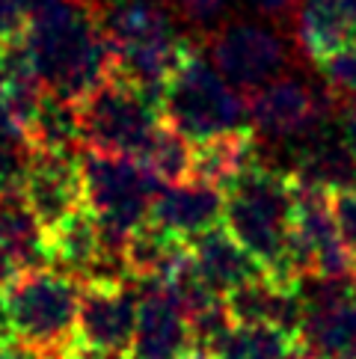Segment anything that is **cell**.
I'll use <instances>...</instances> for the list:
<instances>
[{"instance_id": "ffe728a7", "label": "cell", "mask_w": 356, "mask_h": 359, "mask_svg": "<svg viewBox=\"0 0 356 359\" xmlns=\"http://www.w3.org/2000/svg\"><path fill=\"white\" fill-rule=\"evenodd\" d=\"M27 137L36 151H60V155H81V116L78 101L57 95L45 89V95L36 107L27 125Z\"/></svg>"}, {"instance_id": "52a82bcc", "label": "cell", "mask_w": 356, "mask_h": 359, "mask_svg": "<svg viewBox=\"0 0 356 359\" xmlns=\"http://www.w3.org/2000/svg\"><path fill=\"white\" fill-rule=\"evenodd\" d=\"M78 116L83 149L128 158L143 155L146 143L163 119L158 101L119 74H110L78 98Z\"/></svg>"}, {"instance_id": "836d02e7", "label": "cell", "mask_w": 356, "mask_h": 359, "mask_svg": "<svg viewBox=\"0 0 356 359\" xmlns=\"http://www.w3.org/2000/svg\"><path fill=\"white\" fill-rule=\"evenodd\" d=\"M353 285H356V271H353Z\"/></svg>"}, {"instance_id": "484cf974", "label": "cell", "mask_w": 356, "mask_h": 359, "mask_svg": "<svg viewBox=\"0 0 356 359\" xmlns=\"http://www.w3.org/2000/svg\"><path fill=\"white\" fill-rule=\"evenodd\" d=\"M333 211H336L341 241H345V247L353 252V259H356V187L333 194Z\"/></svg>"}, {"instance_id": "f1b7e54d", "label": "cell", "mask_w": 356, "mask_h": 359, "mask_svg": "<svg viewBox=\"0 0 356 359\" xmlns=\"http://www.w3.org/2000/svg\"><path fill=\"white\" fill-rule=\"evenodd\" d=\"M338 128H341V137H345L348 149L356 155V116H350V113L338 110Z\"/></svg>"}, {"instance_id": "30bf717a", "label": "cell", "mask_w": 356, "mask_h": 359, "mask_svg": "<svg viewBox=\"0 0 356 359\" xmlns=\"http://www.w3.org/2000/svg\"><path fill=\"white\" fill-rule=\"evenodd\" d=\"M139 288L125 282H83L78 309V339L95 351L128 356L137 332Z\"/></svg>"}, {"instance_id": "cb8c5ba5", "label": "cell", "mask_w": 356, "mask_h": 359, "mask_svg": "<svg viewBox=\"0 0 356 359\" xmlns=\"http://www.w3.org/2000/svg\"><path fill=\"white\" fill-rule=\"evenodd\" d=\"M317 69H321L324 89L333 95V101L341 104V101L356 95V42L336 50L324 62H317Z\"/></svg>"}, {"instance_id": "d6986e66", "label": "cell", "mask_w": 356, "mask_h": 359, "mask_svg": "<svg viewBox=\"0 0 356 359\" xmlns=\"http://www.w3.org/2000/svg\"><path fill=\"white\" fill-rule=\"evenodd\" d=\"M256 161H261L259 143H256V131L223 134V137H211V140H202V143H193V163H190V175L226 190L240 172L249 170Z\"/></svg>"}, {"instance_id": "83f0119b", "label": "cell", "mask_w": 356, "mask_h": 359, "mask_svg": "<svg viewBox=\"0 0 356 359\" xmlns=\"http://www.w3.org/2000/svg\"><path fill=\"white\" fill-rule=\"evenodd\" d=\"M0 359H48L42 351L30 348V344H24L18 339H6L0 344Z\"/></svg>"}, {"instance_id": "4dcf8cb0", "label": "cell", "mask_w": 356, "mask_h": 359, "mask_svg": "<svg viewBox=\"0 0 356 359\" xmlns=\"http://www.w3.org/2000/svg\"><path fill=\"white\" fill-rule=\"evenodd\" d=\"M178 359H214V353H208V351H199V348H187Z\"/></svg>"}, {"instance_id": "7c38bea8", "label": "cell", "mask_w": 356, "mask_h": 359, "mask_svg": "<svg viewBox=\"0 0 356 359\" xmlns=\"http://www.w3.org/2000/svg\"><path fill=\"white\" fill-rule=\"evenodd\" d=\"M137 332L128 359H178L190 348V324L182 303L163 282H139Z\"/></svg>"}, {"instance_id": "9a60e30c", "label": "cell", "mask_w": 356, "mask_h": 359, "mask_svg": "<svg viewBox=\"0 0 356 359\" xmlns=\"http://www.w3.org/2000/svg\"><path fill=\"white\" fill-rule=\"evenodd\" d=\"M291 36L300 54L317 66L336 50L356 42V24L345 0H300L291 18Z\"/></svg>"}, {"instance_id": "d6a6232c", "label": "cell", "mask_w": 356, "mask_h": 359, "mask_svg": "<svg viewBox=\"0 0 356 359\" xmlns=\"http://www.w3.org/2000/svg\"><path fill=\"white\" fill-rule=\"evenodd\" d=\"M345 359H356V353H350V356H345Z\"/></svg>"}, {"instance_id": "5bb4252c", "label": "cell", "mask_w": 356, "mask_h": 359, "mask_svg": "<svg viewBox=\"0 0 356 359\" xmlns=\"http://www.w3.org/2000/svg\"><path fill=\"white\" fill-rule=\"evenodd\" d=\"M226 309L235 324H271L297 336L303 320V303L297 288H285L273 276L259 273L226 294Z\"/></svg>"}, {"instance_id": "4fadbf2b", "label": "cell", "mask_w": 356, "mask_h": 359, "mask_svg": "<svg viewBox=\"0 0 356 359\" xmlns=\"http://www.w3.org/2000/svg\"><path fill=\"white\" fill-rule=\"evenodd\" d=\"M223 208H226L223 187L187 175L158 190L149 211V220L163 226L167 232L178 238L193 241L196 235L223 223Z\"/></svg>"}, {"instance_id": "ba28073f", "label": "cell", "mask_w": 356, "mask_h": 359, "mask_svg": "<svg viewBox=\"0 0 356 359\" xmlns=\"http://www.w3.org/2000/svg\"><path fill=\"white\" fill-rule=\"evenodd\" d=\"M211 62L223 78L238 86L244 95L256 93L279 74L303 66V54L291 33H282V24L232 18L205 42Z\"/></svg>"}, {"instance_id": "44dd1931", "label": "cell", "mask_w": 356, "mask_h": 359, "mask_svg": "<svg viewBox=\"0 0 356 359\" xmlns=\"http://www.w3.org/2000/svg\"><path fill=\"white\" fill-rule=\"evenodd\" d=\"M294 336L271 324H235L217 344L214 359H288Z\"/></svg>"}, {"instance_id": "7a4b0ae2", "label": "cell", "mask_w": 356, "mask_h": 359, "mask_svg": "<svg viewBox=\"0 0 356 359\" xmlns=\"http://www.w3.org/2000/svg\"><path fill=\"white\" fill-rule=\"evenodd\" d=\"M107 36L113 74L139 86L160 104L163 86L187 50L199 45L167 0H89Z\"/></svg>"}, {"instance_id": "9c48e42d", "label": "cell", "mask_w": 356, "mask_h": 359, "mask_svg": "<svg viewBox=\"0 0 356 359\" xmlns=\"http://www.w3.org/2000/svg\"><path fill=\"white\" fill-rule=\"evenodd\" d=\"M300 69L303 66L279 74L247 95L252 131L261 140L297 146L338 110V101L329 93L324 95Z\"/></svg>"}, {"instance_id": "2e32d148", "label": "cell", "mask_w": 356, "mask_h": 359, "mask_svg": "<svg viewBox=\"0 0 356 359\" xmlns=\"http://www.w3.org/2000/svg\"><path fill=\"white\" fill-rule=\"evenodd\" d=\"M0 255L15 267H50L48 232L33 214L21 187L0 190Z\"/></svg>"}, {"instance_id": "8992f818", "label": "cell", "mask_w": 356, "mask_h": 359, "mask_svg": "<svg viewBox=\"0 0 356 359\" xmlns=\"http://www.w3.org/2000/svg\"><path fill=\"white\" fill-rule=\"evenodd\" d=\"M83 178V202L98 217L101 232L113 247L125 250V241L139 223L149 220L151 202L163 187L137 158L107 155V151L81 149L78 155Z\"/></svg>"}, {"instance_id": "4316f807", "label": "cell", "mask_w": 356, "mask_h": 359, "mask_svg": "<svg viewBox=\"0 0 356 359\" xmlns=\"http://www.w3.org/2000/svg\"><path fill=\"white\" fill-rule=\"evenodd\" d=\"M247 4H249L252 12H256L259 18H264V21L291 24V18H294V9H297L300 0H247Z\"/></svg>"}, {"instance_id": "f546056e", "label": "cell", "mask_w": 356, "mask_h": 359, "mask_svg": "<svg viewBox=\"0 0 356 359\" xmlns=\"http://www.w3.org/2000/svg\"><path fill=\"white\" fill-rule=\"evenodd\" d=\"M18 271H15V267H12L6 259H4V255H0V294H4V285H6V282L12 279V276H15Z\"/></svg>"}, {"instance_id": "277c9868", "label": "cell", "mask_w": 356, "mask_h": 359, "mask_svg": "<svg viewBox=\"0 0 356 359\" xmlns=\"http://www.w3.org/2000/svg\"><path fill=\"white\" fill-rule=\"evenodd\" d=\"M199 45L190 48L187 57L170 74L160 95V116L190 143L252 131L247 95L223 78L211 57L199 50Z\"/></svg>"}, {"instance_id": "3957f363", "label": "cell", "mask_w": 356, "mask_h": 359, "mask_svg": "<svg viewBox=\"0 0 356 359\" xmlns=\"http://www.w3.org/2000/svg\"><path fill=\"white\" fill-rule=\"evenodd\" d=\"M291 217L294 178L282 166L256 161L226 187L223 226L261 262L267 276L285 288H297L300 271L291 255Z\"/></svg>"}, {"instance_id": "7402d4cb", "label": "cell", "mask_w": 356, "mask_h": 359, "mask_svg": "<svg viewBox=\"0 0 356 359\" xmlns=\"http://www.w3.org/2000/svg\"><path fill=\"white\" fill-rule=\"evenodd\" d=\"M146 170L160 178L163 184L178 182V178H187L190 175V163H193V143L175 128L160 119V125L155 128V134L146 143L143 155L137 158Z\"/></svg>"}, {"instance_id": "ac0fdd59", "label": "cell", "mask_w": 356, "mask_h": 359, "mask_svg": "<svg viewBox=\"0 0 356 359\" xmlns=\"http://www.w3.org/2000/svg\"><path fill=\"white\" fill-rule=\"evenodd\" d=\"M190 241L167 232L158 223H139L125 241V267L131 282H167L187 259Z\"/></svg>"}, {"instance_id": "e0dca14e", "label": "cell", "mask_w": 356, "mask_h": 359, "mask_svg": "<svg viewBox=\"0 0 356 359\" xmlns=\"http://www.w3.org/2000/svg\"><path fill=\"white\" fill-rule=\"evenodd\" d=\"M190 252L199 267V273L208 279V285L226 297L232 288L244 285L247 279L264 273L261 262L252 255L244 243H238L226 226H214L208 232L190 241Z\"/></svg>"}, {"instance_id": "1f68e13d", "label": "cell", "mask_w": 356, "mask_h": 359, "mask_svg": "<svg viewBox=\"0 0 356 359\" xmlns=\"http://www.w3.org/2000/svg\"><path fill=\"white\" fill-rule=\"evenodd\" d=\"M6 339H12V332H9V324H6V318H4V306H0V344H4Z\"/></svg>"}, {"instance_id": "5b68a950", "label": "cell", "mask_w": 356, "mask_h": 359, "mask_svg": "<svg viewBox=\"0 0 356 359\" xmlns=\"http://www.w3.org/2000/svg\"><path fill=\"white\" fill-rule=\"evenodd\" d=\"M81 282L57 267H27L12 276L0 306L12 339L42 351L48 359L78 341Z\"/></svg>"}, {"instance_id": "8fae6325", "label": "cell", "mask_w": 356, "mask_h": 359, "mask_svg": "<svg viewBox=\"0 0 356 359\" xmlns=\"http://www.w3.org/2000/svg\"><path fill=\"white\" fill-rule=\"evenodd\" d=\"M24 196L33 214L39 217L45 232L57 229L66 217L83 208V178L78 155H60V151H33L30 170L24 175Z\"/></svg>"}, {"instance_id": "d4e9b609", "label": "cell", "mask_w": 356, "mask_h": 359, "mask_svg": "<svg viewBox=\"0 0 356 359\" xmlns=\"http://www.w3.org/2000/svg\"><path fill=\"white\" fill-rule=\"evenodd\" d=\"M42 4L48 0H0V39L24 33L33 9H39Z\"/></svg>"}, {"instance_id": "603a6c76", "label": "cell", "mask_w": 356, "mask_h": 359, "mask_svg": "<svg viewBox=\"0 0 356 359\" xmlns=\"http://www.w3.org/2000/svg\"><path fill=\"white\" fill-rule=\"evenodd\" d=\"M182 27L196 42H205L211 33H217L226 21H232L238 0H167Z\"/></svg>"}, {"instance_id": "6da1fadb", "label": "cell", "mask_w": 356, "mask_h": 359, "mask_svg": "<svg viewBox=\"0 0 356 359\" xmlns=\"http://www.w3.org/2000/svg\"><path fill=\"white\" fill-rule=\"evenodd\" d=\"M36 74L45 89L66 98H83L113 74L107 36L89 0H48L24 27Z\"/></svg>"}]
</instances>
